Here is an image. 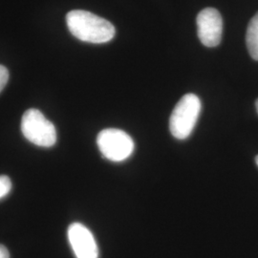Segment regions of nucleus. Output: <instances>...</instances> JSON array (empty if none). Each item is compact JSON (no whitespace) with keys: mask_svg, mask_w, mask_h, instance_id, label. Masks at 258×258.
I'll return each instance as SVG.
<instances>
[{"mask_svg":"<svg viewBox=\"0 0 258 258\" xmlns=\"http://www.w3.org/2000/svg\"><path fill=\"white\" fill-rule=\"evenodd\" d=\"M21 131L29 142L38 147L49 148L56 141L55 125L40 111L34 108L23 114Z\"/></svg>","mask_w":258,"mask_h":258,"instance_id":"7ed1b4c3","label":"nucleus"},{"mask_svg":"<svg viewBox=\"0 0 258 258\" xmlns=\"http://www.w3.org/2000/svg\"><path fill=\"white\" fill-rule=\"evenodd\" d=\"M201 112V101L194 94H186L176 104L169 119V130L179 140L189 137Z\"/></svg>","mask_w":258,"mask_h":258,"instance_id":"f03ea898","label":"nucleus"},{"mask_svg":"<svg viewBox=\"0 0 258 258\" xmlns=\"http://www.w3.org/2000/svg\"><path fill=\"white\" fill-rule=\"evenodd\" d=\"M255 107H256V111H257L258 114V100L256 101V102H255Z\"/></svg>","mask_w":258,"mask_h":258,"instance_id":"9b49d317","label":"nucleus"},{"mask_svg":"<svg viewBox=\"0 0 258 258\" xmlns=\"http://www.w3.org/2000/svg\"><path fill=\"white\" fill-rule=\"evenodd\" d=\"M198 37L207 47L218 46L222 40L223 19L220 13L213 8H206L197 17Z\"/></svg>","mask_w":258,"mask_h":258,"instance_id":"39448f33","label":"nucleus"},{"mask_svg":"<svg viewBox=\"0 0 258 258\" xmlns=\"http://www.w3.org/2000/svg\"><path fill=\"white\" fill-rule=\"evenodd\" d=\"M0 258H10L9 251L3 245H0Z\"/></svg>","mask_w":258,"mask_h":258,"instance_id":"9d476101","label":"nucleus"},{"mask_svg":"<svg viewBox=\"0 0 258 258\" xmlns=\"http://www.w3.org/2000/svg\"><path fill=\"white\" fill-rule=\"evenodd\" d=\"M246 43L250 56L254 60H258V12L249 21L246 34Z\"/></svg>","mask_w":258,"mask_h":258,"instance_id":"0eeeda50","label":"nucleus"},{"mask_svg":"<svg viewBox=\"0 0 258 258\" xmlns=\"http://www.w3.org/2000/svg\"><path fill=\"white\" fill-rule=\"evenodd\" d=\"M68 239L77 258H98L99 249L92 232L81 223H73L68 229Z\"/></svg>","mask_w":258,"mask_h":258,"instance_id":"423d86ee","label":"nucleus"},{"mask_svg":"<svg viewBox=\"0 0 258 258\" xmlns=\"http://www.w3.org/2000/svg\"><path fill=\"white\" fill-rule=\"evenodd\" d=\"M255 163H256V165H257L258 166V155L255 157Z\"/></svg>","mask_w":258,"mask_h":258,"instance_id":"f8f14e48","label":"nucleus"},{"mask_svg":"<svg viewBox=\"0 0 258 258\" xmlns=\"http://www.w3.org/2000/svg\"><path fill=\"white\" fill-rule=\"evenodd\" d=\"M97 144L102 156L112 162L126 160L134 150L133 140L120 129H103L98 135Z\"/></svg>","mask_w":258,"mask_h":258,"instance_id":"20e7f679","label":"nucleus"},{"mask_svg":"<svg viewBox=\"0 0 258 258\" xmlns=\"http://www.w3.org/2000/svg\"><path fill=\"white\" fill-rule=\"evenodd\" d=\"M66 23L70 33L84 42L105 43L110 41L116 33L115 27L108 20L83 10L69 12Z\"/></svg>","mask_w":258,"mask_h":258,"instance_id":"f257e3e1","label":"nucleus"},{"mask_svg":"<svg viewBox=\"0 0 258 258\" xmlns=\"http://www.w3.org/2000/svg\"><path fill=\"white\" fill-rule=\"evenodd\" d=\"M12 188V182L8 176H0V199L9 194Z\"/></svg>","mask_w":258,"mask_h":258,"instance_id":"6e6552de","label":"nucleus"},{"mask_svg":"<svg viewBox=\"0 0 258 258\" xmlns=\"http://www.w3.org/2000/svg\"><path fill=\"white\" fill-rule=\"evenodd\" d=\"M8 80H9L8 69L5 66L0 65V93L6 86V84L8 83Z\"/></svg>","mask_w":258,"mask_h":258,"instance_id":"1a4fd4ad","label":"nucleus"}]
</instances>
